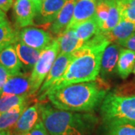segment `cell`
<instances>
[{
    "mask_svg": "<svg viewBox=\"0 0 135 135\" xmlns=\"http://www.w3.org/2000/svg\"><path fill=\"white\" fill-rule=\"evenodd\" d=\"M18 40V34L12 29L6 15L0 16V52Z\"/></svg>",
    "mask_w": 135,
    "mask_h": 135,
    "instance_id": "24",
    "label": "cell"
},
{
    "mask_svg": "<svg viewBox=\"0 0 135 135\" xmlns=\"http://www.w3.org/2000/svg\"><path fill=\"white\" fill-rule=\"evenodd\" d=\"M118 96H133L135 95V83H125L117 88L116 91L113 92Z\"/></svg>",
    "mask_w": 135,
    "mask_h": 135,
    "instance_id": "27",
    "label": "cell"
},
{
    "mask_svg": "<svg viewBox=\"0 0 135 135\" xmlns=\"http://www.w3.org/2000/svg\"><path fill=\"white\" fill-rule=\"evenodd\" d=\"M66 1L67 0H42L40 11L36 16L39 23L43 25L52 23Z\"/></svg>",
    "mask_w": 135,
    "mask_h": 135,
    "instance_id": "14",
    "label": "cell"
},
{
    "mask_svg": "<svg viewBox=\"0 0 135 135\" xmlns=\"http://www.w3.org/2000/svg\"><path fill=\"white\" fill-rule=\"evenodd\" d=\"M5 15V13L3 11H2V10L0 9V16H2V15Z\"/></svg>",
    "mask_w": 135,
    "mask_h": 135,
    "instance_id": "34",
    "label": "cell"
},
{
    "mask_svg": "<svg viewBox=\"0 0 135 135\" xmlns=\"http://www.w3.org/2000/svg\"><path fill=\"white\" fill-rule=\"evenodd\" d=\"M23 135H50L49 134L47 130L46 129L45 126L44 125L41 119L38 121V122L35 124V126L31 130L28 131L26 134Z\"/></svg>",
    "mask_w": 135,
    "mask_h": 135,
    "instance_id": "28",
    "label": "cell"
},
{
    "mask_svg": "<svg viewBox=\"0 0 135 135\" xmlns=\"http://www.w3.org/2000/svg\"><path fill=\"white\" fill-rule=\"evenodd\" d=\"M39 110L50 135H89L98 122L92 113L62 110L48 104H39Z\"/></svg>",
    "mask_w": 135,
    "mask_h": 135,
    "instance_id": "3",
    "label": "cell"
},
{
    "mask_svg": "<svg viewBox=\"0 0 135 135\" xmlns=\"http://www.w3.org/2000/svg\"><path fill=\"white\" fill-rule=\"evenodd\" d=\"M29 95H2L0 96V113L10 110L20 104L26 102Z\"/></svg>",
    "mask_w": 135,
    "mask_h": 135,
    "instance_id": "26",
    "label": "cell"
},
{
    "mask_svg": "<svg viewBox=\"0 0 135 135\" xmlns=\"http://www.w3.org/2000/svg\"><path fill=\"white\" fill-rule=\"evenodd\" d=\"M15 49L17 53L23 68L26 70H32L41 55V50L32 48L17 40L15 44Z\"/></svg>",
    "mask_w": 135,
    "mask_h": 135,
    "instance_id": "16",
    "label": "cell"
},
{
    "mask_svg": "<svg viewBox=\"0 0 135 135\" xmlns=\"http://www.w3.org/2000/svg\"><path fill=\"white\" fill-rule=\"evenodd\" d=\"M57 41L59 44V53H73L86 43L77 38L73 29L64 31L59 35Z\"/></svg>",
    "mask_w": 135,
    "mask_h": 135,
    "instance_id": "19",
    "label": "cell"
},
{
    "mask_svg": "<svg viewBox=\"0 0 135 135\" xmlns=\"http://www.w3.org/2000/svg\"><path fill=\"white\" fill-rule=\"evenodd\" d=\"M18 40L32 48L43 50L53 41L51 35L42 29L25 27L18 34Z\"/></svg>",
    "mask_w": 135,
    "mask_h": 135,
    "instance_id": "7",
    "label": "cell"
},
{
    "mask_svg": "<svg viewBox=\"0 0 135 135\" xmlns=\"http://www.w3.org/2000/svg\"><path fill=\"white\" fill-rule=\"evenodd\" d=\"M96 5L97 0H77L71 20L65 30L73 29L77 24L95 16Z\"/></svg>",
    "mask_w": 135,
    "mask_h": 135,
    "instance_id": "13",
    "label": "cell"
},
{
    "mask_svg": "<svg viewBox=\"0 0 135 135\" xmlns=\"http://www.w3.org/2000/svg\"><path fill=\"white\" fill-rule=\"evenodd\" d=\"M105 135H135V122L113 120L105 122Z\"/></svg>",
    "mask_w": 135,
    "mask_h": 135,
    "instance_id": "22",
    "label": "cell"
},
{
    "mask_svg": "<svg viewBox=\"0 0 135 135\" xmlns=\"http://www.w3.org/2000/svg\"><path fill=\"white\" fill-rule=\"evenodd\" d=\"M41 118L39 104L26 107L11 128L12 135H23L31 130Z\"/></svg>",
    "mask_w": 135,
    "mask_h": 135,
    "instance_id": "9",
    "label": "cell"
},
{
    "mask_svg": "<svg viewBox=\"0 0 135 135\" xmlns=\"http://www.w3.org/2000/svg\"><path fill=\"white\" fill-rule=\"evenodd\" d=\"M77 0H67L59 11L56 20L50 26V31L53 35H60L66 29L71 20L74 5Z\"/></svg>",
    "mask_w": 135,
    "mask_h": 135,
    "instance_id": "15",
    "label": "cell"
},
{
    "mask_svg": "<svg viewBox=\"0 0 135 135\" xmlns=\"http://www.w3.org/2000/svg\"><path fill=\"white\" fill-rule=\"evenodd\" d=\"M37 10L30 0H16L14 4V15L17 25L25 28L34 25Z\"/></svg>",
    "mask_w": 135,
    "mask_h": 135,
    "instance_id": "10",
    "label": "cell"
},
{
    "mask_svg": "<svg viewBox=\"0 0 135 135\" xmlns=\"http://www.w3.org/2000/svg\"><path fill=\"white\" fill-rule=\"evenodd\" d=\"M97 1H99V0H97Z\"/></svg>",
    "mask_w": 135,
    "mask_h": 135,
    "instance_id": "36",
    "label": "cell"
},
{
    "mask_svg": "<svg viewBox=\"0 0 135 135\" xmlns=\"http://www.w3.org/2000/svg\"><path fill=\"white\" fill-rule=\"evenodd\" d=\"M30 1L35 5V8H36V10H37V12H38V14L40 8H41V6L42 0H30ZM38 14H37V15H38Z\"/></svg>",
    "mask_w": 135,
    "mask_h": 135,
    "instance_id": "32",
    "label": "cell"
},
{
    "mask_svg": "<svg viewBox=\"0 0 135 135\" xmlns=\"http://www.w3.org/2000/svg\"><path fill=\"white\" fill-rule=\"evenodd\" d=\"M116 43L119 44L120 46L125 47L126 48L135 51V32L130 35L128 38L119 41Z\"/></svg>",
    "mask_w": 135,
    "mask_h": 135,
    "instance_id": "30",
    "label": "cell"
},
{
    "mask_svg": "<svg viewBox=\"0 0 135 135\" xmlns=\"http://www.w3.org/2000/svg\"><path fill=\"white\" fill-rule=\"evenodd\" d=\"M110 43L102 32L87 41L83 46L72 53V59L62 76L38 98L39 101L44 100L50 92L62 87L95 80L100 73L103 51Z\"/></svg>",
    "mask_w": 135,
    "mask_h": 135,
    "instance_id": "1",
    "label": "cell"
},
{
    "mask_svg": "<svg viewBox=\"0 0 135 135\" xmlns=\"http://www.w3.org/2000/svg\"><path fill=\"white\" fill-rule=\"evenodd\" d=\"M13 5V0H0V9L7 12Z\"/></svg>",
    "mask_w": 135,
    "mask_h": 135,
    "instance_id": "31",
    "label": "cell"
},
{
    "mask_svg": "<svg viewBox=\"0 0 135 135\" xmlns=\"http://www.w3.org/2000/svg\"><path fill=\"white\" fill-rule=\"evenodd\" d=\"M29 92L30 75L28 73L20 71L17 74H11L3 87L2 95H29Z\"/></svg>",
    "mask_w": 135,
    "mask_h": 135,
    "instance_id": "11",
    "label": "cell"
},
{
    "mask_svg": "<svg viewBox=\"0 0 135 135\" xmlns=\"http://www.w3.org/2000/svg\"><path fill=\"white\" fill-rule=\"evenodd\" d=\"M71 59L72 53H59L42 86L38 92V98L43 96L53 83L62 76Z\"/></svg>",
    "mask_w": 135,
    "mask_h": 135,
    "instance_id": "8",
    "label": "cell"
},
{
    "mask_svg": "<svg viewBox=\"0 0 135 135\" xmlns=\"http://www.w3.org/2000/svg\"><path fill=\"white\" fill-rule=\"evenodd\" d=\"M120 19L135 23V0H115Z\"/></svg>",
    "mask_w": 135,
    "mask_h": 135,
    "instance_id": "25",
    "label": "cell"
},
{
    "mask_svg": "<svg viewBox=\"0 0 135 135\" xmlns=\"http://www.w3.org/2000/svg\"><path fill=\"white\" fill-rule=\"evenodd\" d=\"M120 50L121 46L117 43H110L104 49L101 59L100 74L101 77H110L116 72Z\"/></svg>",
    "mask_w": 135,
    "mask_h": 135,
    "instance_id": "12",
    "label": "cell"
},
{
    "mask_svg": "<svg viewBox=\"0 0 135 135\" xmlns=\"http://www.w3.org/2000/svg\"><path fill=\"white\" fill-rule=\"evenodd\" d=\"M10 76H11V74L9 71L0 64V96L2 95L3 87L5 85L6 82L8 81Z\"/></svg>",
    "mask_w": 135,
    "mask_h": 135,
    "instance_id": "29",
    "label": "cell"
},
{
    "mask_svg": "<svg viewBox=\"0 0 135 135\" xmlns=\"http://www.w3.org/2000/svg\"><path fill=\"white\" fill-rule=\"evenodd\" d=\"M95 15L102 32L110 31L120 20V15L115 0L97 1Z\"/></svg>",
    "mask_w": 135,
    "mask_h": 135,
    "instance_id": "6",
    "label": "cell"
},
{
    "mask_svg": "<svg viewBox=\"0 0 135 135\" xmlns=\"http://www.w3.org/2000/svg\"><path fill=\"white\" fill-rule=\"evenodd\" d=\"M101 116L104 123L113 120L135 122V95L118 96L108 93L101 104Z\"/></svg>",
    "mask_w": 135,
    "mask_h": 135,
    "instance_id": "4",
    "label": "cell"
},
{
    "mask_svg": "<svg viewBox=\"0 0 135 135\" xmlns=\"http://www.w3.org/2000/svg\"><path fill=\"white\" fill-rule=\"evenodd\" d=\"M133 71H134V74H135V65H134V70H133Z\"/></svg>",
    "mask_w": 135,
    "mask_h": 135,
    "instance_id": "35",
    "label": "cell"
},
{
    "mask_svg": "<svg viewBox=\"0 0 135 135\" xmlns=\"http://www.w3.org/2000/svg\"><path fill=\"white\" fill-rule=\"evenodd\" d=\"M0 64L14 74L21 71L23 65L20 60L14 44L6 47L0 52Z\"/></svg>",
    "mask_w": 135,
    "mask_h": 135,
    "instance_id": "17",
    "label": "cell"
},
{
    "mask_svg": "<svg viewBox=\"0 0 135 135\" xmlns=\"http://www.w3.org/2000/svg\"><path fill=\"white\" fill-rule=\"evenodd\" d=\"M27 107V101L0 113V130H10Z\"/></svg>",
    "mask_w": 135,
    "mask_h": 135,
    "instance_id": "23",
    "label": "cell"
},
{
    "mask_svg": "<svg viewBox=\"0 0 135 135\" xmlns=\"http://www.w3.org/2000/svg\"><path fill=\"white\" fill-rule=\"evenodd\" d=\"M59 53V44L57 39H53L47 47L41 50L30 74V95L38 92Z\"/></svg>",
    "mask_w": 135,
    "mask_h": 135,
    "instance_id": "5",
    "label": "cell"
},
{
    "mask_svg": "<svg viewBox=\"0 0 135 135\" xmlns=\"http://www.w3.org/2000/svg\"><path fill=\"white\" fill-rule=\"evenodd\" d=\"M0 135H12L10 130H0Z\"/></svg>",
    "mask_w": 135,
    "mask_h": 135,
    "instance_id": "33",
    "label": "cell"
},
{
    "mask_svg": "<svg viewBox=\"0 0 135 135\" xmlns=\"http://www.w3.org/2000/svg\"><path fill=\"white\" fill-rule=\"evenodd\" d=\"M109 86L104 80L79 83L62 87L47 95L55 108L74 112H91L101 104Z\"/></svg>",
    "mask_w": 135,
    "mask_h": 135,
    "instance_id": "2",
    "label": "cell"
},
{
    "mask_svg": "<svg viewBox=\"0 0 135 135\" xmlns=\"http://www.w3.org/2000/svg\"><path fill=\"white\" fill-rule=\"evenodd\" d=\"M135 32V23L120 19L116 26L110 31L104 32L107 40L111 43H116L126 39Z\"/></svg>",
    "mask_w": 135,
    "mask_h": 135,
    "instance_id": "18",
    "label": "cell"
},
{
    "mask_svg": "<svg viewBox=\"0 0 135 135\" xmlns=\"http://www.w3.org/2000/svg\"><path fill=\"white\" fill-rule=\"evenodd\" d=\"M73 29L77 38L85 42L101 32L95 15L75 26Z\"/></svg>",
    "mask_w": 135,
    "mask_h": 135,
    "instance_id": "21",
    "label": "cell"
},
{
    "mask_svg": "<svg viewBox=\"0 0 135 135\" xmlns=\"http://www.w3.org/2000/svg\"><path fill=\"white\" fill-rule=\"evenodd\" d=\"M135 65V51L121 48L116 71L122 79H126L133 71Z\"/></svg>",
    "mask_w": 135,
    "mask_h": 135,
    "instance_id": "20",
    "label": "cell"
}]
</instances>
